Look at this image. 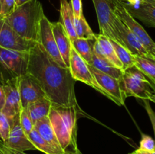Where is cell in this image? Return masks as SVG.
<instances>
[{
    "instance_id": "cell-41",
    "label": "cell",
    "mask_w": 155,
    "mask_h": 154,
    "mask_svg": "<svg viewBox=\"0 0 155 154\" xmlns=\"http://www.w3.org/2000/svg\"><path fill=\"white\" fill-rule=\"evenodd\" d=\"M119 1L122 2H124V3H127L130 0H119Z\"/></svg>"
},
{
    "instance_id": "cell-40",
    "label": "cell",
    "mask_w": 155,
    "mask_h": 154,
    "mask_svg": "<svg viewBox=\"0 0 155 154\" xmlns=\"http://www.w3.org/2000/svg\"><path fill=\"white\" fill-rule=\"evenodd\" d=\"M148 100H149L150 101H151V102L154 103L155 104V90H154V93L152 95H151V96H150V98H148Z\"/></svg>"
},
{
    "instance_id": "cell-13",
    "label": "cell",
    "mask_w": 155,
    "mask_h": 154,
    "mask_svg": "<svg viewBox=\"0 0 155 154\" xmlns=\"http://www.w3.org/2000/svg\"><path fill=\"white\" fill-rule=\"evenodd\" d=\"M89 67L98 84L107 95L108 99L119 106L124 105L127 98L121 91L119 79L101 72L91 65H89Z\"/></svg>"
},
{
    "instance_id": "cell-15",
    "label": "cell",
    "mask_w": 155,
    "mask_h": 154,
    "mask_svg": "<svg viewBox=\"0 0 155 154\" xmlns=\"http://www.w3.org/2000/svg\"><path fill=\"white\" fill-rule=\"evenodd\" d=\"M18 85L21 108H26L29 104L38 100L48 98L37 82L29 74L27 73L18 79Z\"/></svg>"
},
{
    "instance_id": "cell-8",
    "label": "cell",
    "mask_w": 155,
    "mask_h": 154,
    "mask_svg": "<svg viewBox=\"0 0 155 154\" xmlns=\"http://www.w3.org/2000/svg\"><path fill=\"white\" fill-rule=\"evenodd\" d=\"M69 68L71 75L75 81H80L88 85L108 98L107 94L100 87L95 77L91 72L89 64L79 55L73 46L71 47V54H70Z\"/></svg>"
},
{
    "instance_id": "cell-12",
    "label": "cell",
    "mask_w": 155,
    "mask_h": 154,
    "mask_svg": "<svg viewBox=\"0 0 155 154\" xmlns=\"http://www.w3.org/2000/svg\"><path fill=\"white\" fill-rule=\"evenodd\" d=\"M38 43L43 47L44 49L56 63H58L62 67H68L64 62L58 48L51 28V22L45 15H43L40 21Z\"/></svg>"
},
{
    "instance_id": "cell-17",
    "label": "cell",
    "mask_w": 155,
    "mask_h": 154,
    "mask_svg": "<svg viewBox=\"0 0 155 154\" xmlns=\"http://www.w3.org/2000/svg\"><path fill=\"white\" fill-rule=\"evenodd\" d=\"M51 28H52L53 34L55 39L58 48L60 52L61 56L63 59L66 66L69 68L70 66V54L72 45L71 41L63 26L61 22H51Z\"/></svg>"
},
{
    "instance_id": "cell-3",
    "label": "cell",
    "mask_w": 155,
    "mask_h": 154,
    "mask_svg": "<svg viewBox=\"0 0 155 154\" xmlns=\"http://www.w3.org/2000/svg\"><path fill=\"white\" fill-rule=\"evenodd\" d=\"M78 110L76 107H51L48 114V119L64 150L69 146L78 147L77 143Z\"/></svg>"
},
{
    "instance_id": "cell-31",
    "label": "cell",
    "mask_w": 155,
    "mask_h": 154,
    "mask_svg": "<svg viewBox=\"0 0 155 154\" xmlns=\"http://www.w3.org/2000/svg\"><path fill=\"white\" fill-rule=\"evenodd\" d=\"M16 8V0H3L0 8V18H6Z\"/></svg>"
},
{
    "instance_id": "cell-43",
    "label": "cell",
    "mask_w": 155,
    "mask_h": 154,
    "mask_svg": "<svg viewBox=\"0 0 155 154\" xmlns=\"http://www.w3.org/2000/svg\"><path fill=\"white\" fill-rule=\"evenodd\" d=\"M151 154H155V152H152V153H151Z\"/></svg>"
},
{
    "instance_id": "cell-16",
    "label": "cell",
    "mask_w": 155,
    "mask_h": 154,
    "mask_svg": "<svg viewBox=\"0 0 155 154\" xmlns=\"http://www.w3.org/2000/svg\"><path fill=\"white\" fill-rule=\"evenodd\" d=\"M3 88L5 94V103L2 111L11 120L16 115L19 114L21 110L18 82L12 84L3 85Z\"/></svg>"
},
{
    "instance_id": "cell-38",
    "label": "cell",
    "mask_w": 155,
    "mask_h": 154,
    "mask_svg": "<svg viewBox=\"0 0 155 154\" xmlns=\"http://www.w3.org/2000/svg\"><path fill=\"white\" fill-rule=\"evenodd\" d=\"M9 151H10L12 154H27L24 152H21V151H15V150H12V149H9Z\"/></svg>"
},
{
    "instance_id": "cell-22",
    "label": "cell",
    "mask_w": 155,
    "mask_h": 154,
    "mask_svg": "<svg viewBox=\"0 0 155 154\" xmlns=\"http://www.w3.org/2000/svg\"><path fill=\"white\" fill-rule=\"evenodd\" d=\"M96 39L101 48L104 57L114 66L122 69V63L118 59L115 50L112 45L110 39L102 34L96 35Z\"/></svg>"
},
{
    "instance_id": "cell-27",
    "label": "cell",
    "mask_w": 155,
    "mask_h": 154,
    "mask_svg": "<svg viewBox=\"0 0 155 154\" xmlns=\"http://www.w3.org/2000/svg\"><path fill=\"white\" fill-rule=\"evenodd\" d=\"M110 42H111L112 45H113L114 48L115 52H116L118 59H119L120 61L122 63L123 70H125V69L134 66V56L127 48H124V46H122L118 42H115L114 40H110Z\"/></svg>"
},
{
    "instance_id": "cell-29",
    "label": "cell",
    "mask_w": 155,
    "mask_h": 154,
    "mask_svg": "<svg viewBox=\"0 0 155 154\" xmlns=\"http://www.w3.org/2000/svg\"><path fill=\"white\" fill-rule=\"evenodd\" d=\"M10 133V121L0 110V140L5 143L7 141Z\"/></svg>"
},
{
    "instance_id": "cell-37",
    "label": "cell",
    "mask_w": 155,
    "mask_h": 154,
    "mask_svg": "<svg viewBox=\"0 0 155 154\" xmlns=\"http://www.w3.org/2000/svg\"><path fill=\"white\" fill-rule=\"evenodd\" d=\"M133 154H151L150 153V152H145V151H142V150H140V149H136V151H134L133 152H132Z\"/></svg>"
},
{
    "instance_id": "cell-5",
    "label": "cell",
    "mask_w": 155,
    "mask_h": 154,
    "mask_svg": "<svg viewBox=\"0 0 155 154\" xmlns=\"http://www.w3.org/2000/svg\"><path fill=\"white\" fill-rule=\"evenodd\" d=\"M121 91L126 97L144 100L154 93V85L135 66L125 69L119 79Z\"/></svg>"
},
{
    "instance_id": "cell-30",
    "label": "cell",
    "mask_w": 155,
    "mask_h": 154,
    "mask_svg": "<svg viewBox=\"0 0 155 154\" xmlns=\"http://www.w3.org/2000/svg\"><path fill=\"white\" fill-rule=\"evenodd\" d=\"M139 149L152 153L155 152V140L151 136L142 134V139L140 140Z\"/></svg>"
},
{
    "instance_id": "cell-1",
    "label": "cell",
    "mask_w": 155,
    "mask_h": 154,
    "mask_svg": "<svg viewBox=\"0 0 155 154\" xmlns=\"http://www.w3.org/2000/svg\"><path fill=\"white\" fill-rule=\"evenodd\" d=\"M27 74L41 86L52 107L79 109L74 91L76 81L70 68L56 63L38 42L29 51Z\"/></svg>"
},
{
    "instance_id": "cell-9",
    "label": "cell",
    "mask_w": 155,
    "mask_h": 154,
    "mask_svg": "<svg viewBox=\"0 0 155 154\" xmlns=\"http://www.w3.org/2000/svg\"><path fill=\"white\" fill-rule=\"evenodd\" d=\"M36 43L21 37L8 24L5 18H0V48L29 52Z\"/></svg>"
},
{
    "instance_id": "cell-20",
    "label": "cell",
    "mask_w": 155,
    "mask_h": 154,
    "mask_svg": "<svg viewBox=\"0 0 155 154\" xmlns=\"http://www.w3.org/2000/svg\"><path fill=\"white\" fill-rule=\"evenodd\" d=\"M52 104L48 98H42L29 104L27 108L30 113L33 125H35L37 121L48 116Z\"/></svg>"
},
{
    "instance_id": "cell-4",
    "label": "cell",
    "mask_w": 155,
    "mask_h": 154,
    "mask_svg": "<svg viewBox=\"0 0 155 154\" xmlns=\"http://www.w3.org/2000/svg\"><path fill=\"white\" fill-rule=\"evenodd\" d=\"M29 52L0 48V83L12 84L27 73Z\"/></svg>"
},
{
    "instance_id": "cell-11",
    "label": "cell",
    "mask_w": 155,
    "mask_h": 154,
    "mask_svg": "<svg viewBox=\"0 0 155 154\" xmlns=\"http://www.w3.org/2000/svg\"><path fill=\"white\" fill-rule=\"evenodd\" d=\"M10 121V133L7 141L3 144L9 149L25 152L27 150H36V148L32 143L28 136L24 133L20 123V113L16 115Z\"/></svg>"
},
{
    "instance_id": "cell-44",
    "label": "cell",
    "mask_w": 155,
    "mask_h": 154,
    "mask_svg": "<svg viewBox=\"0 0 155 154\" xmlns=\"http://www.w3.org/2000/svg\"><path fill=\"white\" fill-rule=\"evenodd\" d=\"M129 154H133V153H129Z\"/></svg>"
},
{
    "instance_id": "cell-19",
    "label": "cell",
    "mask_w": 155,
    "mask_h": 154,
    "mask_svg": "<svg viewBox=\"0 0 155 154\" xmlns=\"http://www.w3.org/2000/svg\"><path fill=\"white\" fill-rule=\"evenodd\" d=\"M60 14L62 24L64 27L71 41L77 37L74 30V16L72 6L68 0H60Z\"/></svg>"
},
{
    "instance_id": "cell-33",
    "label": "cell",
    "mask_w": 155,
    "mask_h": 154,
    "mask_svg": "<svg viewBox=\"0 0 155 154\" xmlns=\"http://www.w3.org/2000/svg\"><path fill=\"white\" fill-rule=\"evenodd\" d=\"M71 4L72 6L74 16L75 19L79 18L81 16L83 12V5H82V0H71Z\"/></svg>"
},
{
    "instance_id": "cell-24",
    "label": "cell",
    "mask_w": 155,
    "mask_h": 154,
    "mask_svg": "<svg viewBox=\"0 0 155 154\" xmlns=\"http://www.w3.org/2000/svg\"><path fill=\"white\" fill-rule=\"evenodd\" d=\"M134 66L139 69L155 86V60L150 57L134 56Z\"/></svg>"
},
{
    "instance_id": "cell-32",
    "label": "cell",
    "mask_w": 155,
    "mask_h": 154,
    "mask_svg": "<svg viewBox=\"0 0 155 154\" xmlns=\"http://www.w3.org/2000/svg\"><path fill=\"white\" fill-rule=\"evenodd\" d=\"M142 101H143L144 107H145V110H146L147 113H148V117H149L150 121H151V125H152L153 130H154V137H155V112L152 109V107H151L149 100L144 99L142 100Z\"/></svg>"
},
{
    "instance_id": "cell-7",
    "label": "cell",
    "mask_w": 155,
    "mask_h": 154,
    "mask_svg": "<svg viewBox=\"0 0 155 154\" xmlns=\"http://www.w3.org/2000/svg\"><path fill=\"white\" fill-rule=\"evenodd\" d=\"M114 32L116 37V42L127 48L133 56L154 59L145 49L133 32L120 21L117 15L114 21Z\"/></svg>"
},
{
    "instance_id": "cell-39",
    "label": "cell",
    "mask_w": 155,
    "mask_h": 154,
    "mask_svg": "<svg viewBox=\"0 0 155 154\" xmlns=\"http://www.w3.org/2000/svg\"><path fill=\"white\" fill-rule=\"evenodd\" d=\"M27 1V0H16V7L17 6L21 5H22L23 3H24Z\"/></svg>"
},
{
    "instance_id": "cell-2",
    "label": "cell",
    "mask_w": 155,
    "mask_h": 154,
    "mask_svg": "<svg viewBox=\"0 0 155 154\" xmlns=\"http://www.w3.org/2000/svg\"><path fill=\"white\" fill-rule=\"evenodd\" d=\"M44 11L38 0H27L5 18L9 26L21 37L27 40L39 42L40 21Z\"/></svg>"
},
{
    "instance_id": "cell-25",
    "label": "cell",
    "mask_w": 155,
    "mask_h": 154,
    "mask_svg": "<svg viewBox=\"0 0 155 154\" xmlns=\"http://www.w3.org/2000/svg\"><path fill=\"white\" fill-rule=\"evenodd\" d=\"M28 138L34 145L36 149L44 152L45 154H61L49 143L44 140L34 128L28 134Z\"/></svg>"
},
{
    "instance_id": "cell-28",
    "label": "cell",
    "mask_w": 155,
    "mask_h": 154,
    "mask_svg": "<svg viewBox=\"0 0 155 154\" xmlns=\"http://www.w3.org/2000/svg\"><path fill=\"white\" fill-rule=\"evenodd\" d=\"M20 123L24 133L28 136V134L34 128V125H33V122L27 107L21 108V112H20Z\"/></svg>"
},
{
    "instance_id": "cell-34",
    "label": "cell",
    "mask_w": 155,
    "mask_h": 154,
    "mask_svg": "<svg viewBox=\"0 0 155 154\" xmlns=\"http://www.w3.org/2000/svg\"><path fill=\"white\" fill-rule=\"evenodd\" d=\"M5 103V94L3 85L0 83V110H2Z\"/></svg>"
},
{
    "instance_id": "cell-23",
    "label": "cell",
    "mask_w": 155,
    "mask_h": 154,
    "mask_svg": "<svg viewBox=\"0 0 155 154\" xmlns=\"http://www.w3.org/2000/svg\"><path fill=\"white\" fill-rule=\"evenodd\" d=\"M90 65L101 72L111 75L114 78L118 79L122 75L123 72H124L122 69L116 67L112 65L105 58H101V57H97L95 54H93V56H92V63Z\"/></svg>"
},
{
    "instance_id": "cell-42",
    "label": "cell",
    "mask_w": 155,
    "mask_h": 154,
    "mask_svg": "<svg viewBox=\"0 0 155 154\" xmlns=\"http://www.w3.org/2000/svg\"><path fill=\"white\" fill-rule=\"evenodd\" d=\"M3 2V0H0V8H1V6H2V4Z\"/></svg>"
},
{
    "instance_id": "cell-6",
    "label": "cell",
    "mask_w": 155,
    "mask_h": 154,
    "mask_svg": "<svg viewBox=\"0 0 155 154\" xmlns=\"http://www.w3.org/2000/svg\"><path fill=\"white\" fill-rule=\"evenodd\" d=\"M114 5V13L120 21L133 32L145 49L155 59V42L150 37L145 29L129 13L124 5V2L119 0H111Z\"/></svg>"
},
{
    "instance_id": "cell-14",
    "label": "cell",
    "mask_w": 155,
    "mask_h": 154,
    "mask_svg": "<svg viewBox=\"0 0 155 154\" xmlns=\"http://www.w3.org/2000/svg\"><path fill=\"white\" fill-rule=\"evenodd\" d=\"M124 5L135 19L155 28V0H130Z\"/></svg>"
},
{
    "instance_id": "cell-35",
    "label": "cell",
    "mask_w": 155,
    "mask_h": 154,
    "mask_svg": "<svg viewBox=\"0 0 155 154\" xmlns=\"http://www.w3.org/2000/svg\"><path fill=\"white\" fill-rule=\"evenodd\" d=\"M0 154H12L9 149L3 144L1 140H0Z\"/></svg>"
},
{
    "instance_id": "cell-21",
    "label": "cell",
    "mask_w": 155,
    "mask_h": 154,
    "mask_svg": "<svg viewBox=\"0 0 155 154\" xmlns=\"http://www.w3.org/2000/svg\"><path fill=\"white\" fill-rule=\"evenodd\" d=\"M95 41L96 37L92 39L76 38L75 39L71 41L73 48L89 65L92 63V56L94 54V44Z\"/></svg>"
},
{
    "instance_id": "cell-36",
    "label": "cell",
    "mask_w": 155,
    "mask_h": 154,
    "mask_svg": "<svg viewBox=\"0 0 155 154\" xmlns=\"http://www.w3.org/2000/svg\"><path fill=\"white\" fill-rule=\"evenodd\" d=\"M64 154H83L78 149V147L72 148L71 149H66L64 150Z\"/></svg>"
},
{
    "instance_id": "cell-10",
    "label": "cell",
    "mask_w": 155,
    "mask_h": 154,
    "mask_svg": "<svg viewBox=\"0 0 155 154\" xmlns=\"http://www.w3.org/2000/svg\"><path fill=\"white\" fill-rule=\"evenodd\" d=\"M98 17L100 33L116 42L114 21L116 18L114 5L111 0H92Z\"/></svg>"
},
{
    "instance_id": "cell-18",
    "label": "cell",
    "mask_w": 155,
    "mask_h": 154,
    "mask_svg": "<svg viewBox=\"0 0 155 154\" xmlns=\"http://www.w3.org/2000/svg\"><path fill=\"white\" fill-rule=\"evenodd\" d=\"M34 128L39 135L42 137L48 143H49L53 147L55 148L60 153H64V150L61 146L60 143L57 138L55 132L54 131L51 122H50L48 117L43 118L40 120L37 121L34 125Z\"/></svg>"
},
{
    "instance_id": "cell-26",
    "label": "cell",
    "mask_w": 155,
    "mask_h": 154,
    "mask_svg": "<svg viewBox=\"0 0 155 154\" xmlns=\"http://www.w3.org/2000/svg\"><path fill=\"white\" fill-rule=\"evenodd\" d=\"M74 30L77 37L79 39H92L96 37L89 24L86 21L83 13L79 18H74Z\"/></svg>"
}]
</instances>
